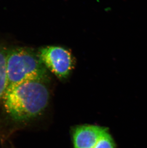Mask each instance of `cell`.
Listing matches in <instances>:
<instances>
[{
    "label": "cell",
    "instance_id": "obj_1",
    "mask_svg": "<svg viewBox=\"0 0 147 148\" xmlns=\"http://www.w3.org/2000/svg\"><path fill=\"white\" fill-rule=\"evenodd\" d=\"M46 82L31 81L7 87L2 98L6 113L18 122L29 121L40 116L50 98Z\"/></svg>",
    "mask_w": 147,
    "mask_h": 148
},
{
    "label": "cell",
    "instance_id": "obj_2",
    "mask_svg": "<svg viewBox=\"0 0 147 148\" xmlns=\"http://www.w3.org/2000/svg\"><path fill=\"white\" fill-rule=\"evenodd\" d=\"M32 48L17 47L7 49V87L31 81L47 82L48 71Z\"/></svg>",
    "mask_w": 147,
    "mask_h": 148
},
{
    "label": "cell",
    "instance_id": "obj_3",
    "mask_svg": "<svg viewBox=\"0 0 147 148\" xmlns=\"http://www.w3.org/2000/svg\"><path fill=\"white\" fill-rule=\"evenodd\" d=\"M47 70L61 80L67 79L74 68V59L69 50L60 46L44 47L38 50Z\"/></svg>",
    "mask_w": 147,
    "mask_h": 148
},
{
    "label": "cell",
    "instance_id": "obj_4",
    "mask_svg": "<svg viewBox=\"0 0 147 148\" xmlns=\"http://www.w3.org/2000/svg\"><path fill=\"white\" fill-rule=\"evenodd\" d=\"M105 127L92 125H83L72 130L73 148H94Z\"/></svg>",
    "mask_w": 147,
    "mask_h": 148
},
{
    "label": "cell",
    "instance_id": "obj_5",
    "mask_svg": "<svg viewBox=\"0 0 147 148\" xmlns=\"http://www.w3.org/2000/svg\"><path fill=\"white\" fill-rule=\"evenodd\" d=\"M7 48L0 45V99L3 98L7 88L6 56Z\"/></svg>",
    "mask_w": 147,
    "mask_h": 148
},
{
    "label": "cell",
    "instance_id": "obj_6",
    "mask_svg": "<svg viewBox=\"0 0 147 148\" xmlns=\"http://www.w3.org/2000/svg\"><path fill=\"white\" fill-rule=\"evenodd\" d=\"M94 148H116L115 141L108 129L100 137Z\"/></svg>",
    "mask_w": 147,
    "mask_h": 148
}]
</instances>
